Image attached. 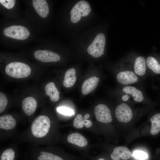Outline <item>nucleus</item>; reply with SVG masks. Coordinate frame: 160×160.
Here are the masks:
<instances>
[{
    "label": "nucleus",
    "mask_w": 160,
    "mask_h": 160,
    "mask_svg": "<svg viewBox=\"0 0 160 160\" xmlns=\"http://www.w3.org/2000/svg\"><path fill=\"white\" fill-rule=\"evenodd\" d=\"M8 103L7 99L5 95L2 92H0V113L5 109Z\"/></svg>",
    "instance_id": "nucleus-26"
},
{
    "label": "nucleus",
    "mask_w": 160,
    "mask_h": 160,
    "mask_svg": "<svg viewBox=\"0 0 160 160\" xmlns=\"http://www.w3.org/2000/svg\"><path fill=\"white\" fill-rule=\"evenodd\" d=\"M131 156V152L127 147L120 146L114 149L110 157L113 160H127L130 158Z\"/></svg>",
    "instance_id": "nucleus-10"
},
{
    "label": "nucleus",
    "mask_w": 160,
    "mask_h": 160,
    "mask_svg": "<svg viewBox=\"0 0 160 160\" xmlns=\"http://www.w3.org/2000/svg\"><path fill=\"white\" fill-rule=\"evenodd\" d=\"M95 113L96 119L100 122L107 123L112 121L110 111L104 104H100L95 106Z\"/></svg>",
    "instance_id": "nucleus-7"
},
{
    "label": "nucleus",
    "mask_w": 160,
    "mask_h": 160,
    "mask_svg": "<svg viewBox=\"0 0 160 160\" xmlns=\"http://www.w3.org/2000/svg\"><path fill=\"white\" fill-rule=\"evenodd\" d=\"M0 3L6 8L11 9L14 7L15 3V0H0Z\"/></svg>",
    "instance_id": "nucleus-27"
},
{
    "label": "nucleus",
    "mask_w": 160,
    "mask_h": 160,
    "mask_svg": "<svg viewBox=\"0 0 160 160\" xmlns=\"http://www.w3.org/2000/svg\"><path fill=\"white\" fill-rule=\"evenodd\" d=\"M34 55L37 59L43 62H56L60 59V57L58 54L47 50H36Z\"/></svg>",
    "instance_id": "nucleus-8"
},
{
    "label": "nucleus",
    "mask_w": 160,
    "mask_h": 160,
    "mask_svg": "<svg viewBox=\"0 0 160 160\" xmlns=\"http://www.w3.org/2000/svg\"><path fill=\"white\" fill-rule=\"evenodd\" d=\"M90 117V115L88 113H87L84 116V118L86 119H87Z\"/></svg>",
    "instance_id": "nucleus-30"
},
{
    "label": "nucleus",
    "mask_w": 160,
    "mask_h": 160,
    "mask_svg": "<svg viewBox=\"0 0 160 160\" xmlns=\"http://www.w3.org/2000/svg\"><path fill=\"white\" fill-rule=\"evenodd\" d=\"M133 156L135 158L140 160H144L148 157V155L146 153L140 151H137L134 152Z\"/></svg>",
    "instance_id": "nucleus-28"
},
{
    "label": "nucleus",
    "mask_w": 160,
    "mask_h": 160,
    "mask_svg": "<svg viewBox=\"0 0 160 160\" xmlns=\"http://www.w3.org/2000/svg\"><path fill=\"white\" fill-rule=\"evenodd\" d=\"M6 73L9 76L16 78H23L28 77L31 69L26 64L20 62H13L8 64L5 69Z\"/></svg>",
    "instance_id": "nucleus-1"
},
{
    "label": "nucleus",
    "mask_w": 160,
    "mask_h": 160,
    "mask_svg": "<svg viewBox=\"0 0 160 160\" xmlns=\"http://www.w3.org/2000/svg\"><path fill=\"white\" fill-rule=\"evenodd\" d=\"M115 115L119 121L125 123L130 121L133 116L131 109L125 103H122L117 107Z\"/></svg>",
    "instance_id": "nucleus-6"
},
{
    "label": "nucleus",
    "mask_w": 160,
    "mask_h": 160,
    "mask_svg": "<svg viewBox=\"0 0 160 160\" xmlns=\"http://www.w3.org/2000/svg\"><path fill=\"white\" fill-rule=\"evenodd\" d=\"M92 125L91 121L86 119L81 114H78L73 120V125L76 128H82L84 125L87 128H89Z\"/></svg>",
    "instance_id": "nucleus-20"
},
{
    "label": "nucleus",
    "mask_w": 160,
    "mask_h": 160,
    "mask_svg": "<svg viewBox=\"0 0 160 160\" xmlns=\"http://www.w3.org/2000/svg\"><path fill=\"white\" fill-rule=\"evenodd\" d=\"M45 89L46 94L50 96L51 101L55 102L59 100L60 92L53 82H51L47 84Z\"/></svg>",
    "instance_id": "nucleus-16"
},
{
    "label": "nucleus",
    "mask_w": 160,
    "mask_h": 160,
    "mask_svg": "<svg viewBox=\"0 0 160 160\" xmlns=\"http://www.w3.org/2000/svg\"><path fill=\"white\" fill-rule=\"evenodd\" d=\"M67 139L69 143L80 147H84L88 143L86 139L83 135L78 133L70 134L68 136Z\"/></svg>",
    "instance_id": "nucleus-14"
},
{
    "label": "nucleus",
    "mask_w": 160,
    "mask_h": 160,
    "mask_svg": "<svg viewBox=\"0 0 160 160\" xmlns=\"http://www.w3.org/2000/svg\"><path fill=\"white\" fill-rule=\"evenodd\" d=\"M150 121L151 123L150 133L152 135H156L160 131V113L154 115Z\"/></svg>",
    "instance_id": "nucleus-21"
},
{
    "label": "nucleus",
    "mask_w": 160,
    "mask_h": 160,
    "mask_svg": "<svg viewBox=\"0 0 160 160\" xmlns=\"http://www.w3.org/2000/svg\"><path fill=\"white\" fill-rule=\"evenodd\" d=\"M91 11V7L87 1L84 0L78 1L71 10V21L74 23H77L80 20L81 16H87Z\"/></svg>",
    "instance_id": "nucleus-3"
},
{
    "label": "nucleus",
    "mask_w": 160,
    "mask_h": 160,
    "mask_svg": "<svg viewBox=\"0 0 160 160\" xmlns=\"http://www.w3.org/2000/svg\"><path fill=\"white\" fill-rule=\"evenodd\" d=\"M105 43V38L102 33H100L95 37L87 51L89 54L95 58L99 57L104 54Z\"/></svg>",
    "instance_id": "nucleus-4"
},
{
    "label": "nucleus",
    "mask_w": 160,
    "mask_h": 160,
    "mask_svg": "<svg viewBox=\"0 0 160 160\" xmlns=\"http://www.w3.org/2000/svg\"><path fill=\"white\" fill-rule=\"evenodd\" d=\"M36 100L32 97L24 98L22 101V106L24 113L27 115L30 116L35 112L37 108Z\"/></svg>",
    "instance_id": "nucleus-11"
},
{
    "label": "nucleus",
    "mask_w": 160,
    "mask_h": 160,
    "mask_svg": "<svg viewBox=\"0 0 160 160\" xmlns=\"http://www.w3.org/2000/svg\"><path fill=\"white\" fill-rule=\"evenodd\" d=\"M16 121L10 115H6L0 117V128L1 129L10 130L15 126Z\"/></svg>",
    "instance_id": "nucleus-15"
},
{
    "label": "nucleus",
    "mask_w": 160,
    "mask_h": 160,
    "mask_svg": "<svg viewBox=\"0 0 160 160\" xmlns=\"http://www.w3.org/2000/svg\"><path fill=\"white\" fill-rule=\"evenodd\" d=\"M50 126V121L47 116L44 115L39 116L32 124L31 126L32 133L36 137H43L48 132Z\"/></svg>",
    "instance_id": "nucleus-2"
},
{
    "label": "nucleus",
    "mask_w": 160,
    "mask_h": 160,
    "mask_svg": "<svg viewBox=\"0 0 160 160\" xmlns=\"http://www.w3.org/2000/svg\"><path fill=\"white\" fill-rule=\"evenodd\" d=\"M4 33L6 36L18 40H25L30 35L28 30L25 27L20 25H13L6 28Z\"/></svg>",
    "instance_id": "nucleus-5"
},
{
    "label": "nucleus",
    "mask_w": 160,
    "mask_h": 160,
    "mask_svg": "<svg viewBox=\"0 0 160 160\" xmlns=\"http://www.w3.org/2000/svg\"><path fill=\"white\" fill-rule=\"evenodd\" d=\"M129 98V97L127 95H123L122 97V99L124 101H126L128 100Z\"/></svg>",
    "instance_id": "nucleus-29"
},
{
    "label": "nucleus",
    "mask_w": 160,
    "mask_h": 160,
    "mask_svg": "<svg viewBox=\"0 0 160 160\" xmlns=\"http://www.w3.org/2000/svg\"><path fill=\"white\" fill-rule=\"evenodd\" d=\"M146 68V63L145 58L141 56L137 57L134 66L135 73L139 75L143 76L145 73Z\"/></svg>",
    "instance_id": "nucleus-19"
},
{
    "label": "nucleus",
    "mask_w": 160,
    "mask_h": 160,
    "mask_svg": "<svg viewBox=\"0 0 160 160\" xmlns=\"http://www.w3.org/2000/svg\"><path fill=\"white\" fill-rule=\"evenodd\" d=\"M33 7L38 14L42 17H46L49 13L48 4L45 0H33Z\"/></svg>",
    "instance_id": "nucleus-13"
},
{
    "label": "nucleus",
    "mask_w": 160,
    "mask_h": 160,
    "mask_svg": "<svg viewBox=\"0 0 160 160\" xmlns=\"http://www.w3.org/2000/svg\"><path fill=\"white\" fill-rule=\"evenodd\" d=\"M37 160H64L60 156L49 152L41 151Z\"/></svg>",
    "instance_id": "nucleus-23"
},
{
    "label": "nucleus",
    "mask_w": 160,
    "mask_h": 160,
    "mask_svg": "<svg viewBox=\"0 0 160 160\" xmlns=\"http://www.w3.org/2000/svg\"><path fill=\"white\" fill-rule=\"evenodd\" d=\"M15 151L12 149L9 148L4 151L1 156V160H14Z\"/></svg>",
    "instance_id": "nucleus-24"
},
{
    "label": "nucleus",
    "mask_w": 160,
    "mask_h": 160,
    "mask_svg": "<svg viewBox=\"0 0 160 160\" xmlns=\"http://www.w3.org/2000/svg\"><path fill=\"white\" fill-rule=\"evenodd\" d=\"M57 111L59 113L65 115L71 116L74 114L73 109L65 107H58L57 108Z\"/></svg>",
    "instance_id": "nucleus-25"
},
{
    "label": "nucleus",
    "mask_w": 160,
    "mask_h": 160,
    "mask_svg": "<svg viewBox=\"0 0 160 160\" xmlns=\"http://www.w3.org/2000/svg\"><path fill=\"white\" fill-rule=\"evenodd\" d=\"M99 81V78L95 76H93L86 80L82 86V93L85 95L90 93L97 87Z\"/></svg>",
    "instance_id": "nucleus-12"
},
{
    "label": "nucleus",
    "mask_w": 160,
    "mask_h": 160,
    "mask_svg": "<svg viewBox=\"0 0 160 160\" xmlns=\"http://www.w3.org/2000/svg\"><path fill=\"white\" fill-rule=\"evenodd\" d=\"M122 90L124 93L131 94L134 100L136 102H141L144 99V96L142 92L134 86H125L123 88Z\"/></svg>",
    "instance_id": "nucleus-18"
},
{
    "label": "nucleus",
    "mask_w": 160,
    "mask_h": 160,
    "mask_svg": "<svg viewBox=\"0 0 160 160\" xmlns=\"http://www.w3.org/2000/svg\"><path fill=\"white\" fill-rule=\"evenodd\" d=\"M116 79L118 82L124 85L134 84L138 81V78L136 74L130 71L119 72L117 75Z\"/></svg>",
    "instance_id": "nucleus-9"
},
{
    "label": "nucleus",
    "mask_w": 160,
    "mask_h": 160,
    "mask_svg": "<svg viewBox=\"0 0 160 160\" xmlns=\"http://www.w3.org/2000/svg\"><path fill=\"white\" fill-rule=\"evenodd\" d=\"M64 79L63 84L65 87L69 88L73 86L76 80L75 69L71 68L68 70L65 73Z\"/></svg>",
    "instance_id": "nucleus-17"
},
{
    "label": "nucleus",
    "mask_w": 160,
    "mask_h": 160,
    "mask_svg": "<svg viewBox=\"0 0 160 160\" xmlns=\"http://www.w3.org/2000/svg\"><path fill=\"white\" fill-rule=\"evenodd\" d=\"M146 63L148 67L156 74H160V64L154 57H148L146 60Z\"/></svg>",
    "instance_id": "nucleus-22"
},
{
    "label": "nucleus",
    "mask_w": 160,
    "mask_h": 160,
    "mask_svg": "<svg viewBox=\"0 0 160 160\" xmlns=\"http://www.w3.org/2000/svg\"><path fill=\"white\" fill-rule=\"evenodd\" d=\"M97 160H106L104 158H98Z\"/></svg>",
    "instance_id": "nucleus-31"
}]
</instances>
